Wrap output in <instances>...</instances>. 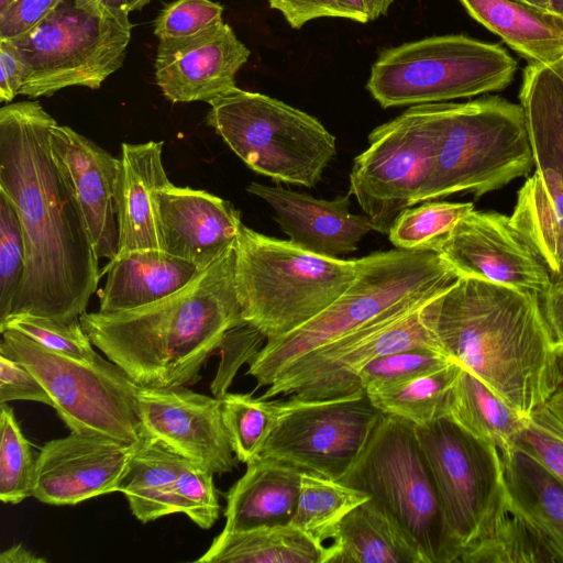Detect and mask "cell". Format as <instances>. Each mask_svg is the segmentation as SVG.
<instances>
[{"mask_svg":"<svg viewBox=\"0 0 563 563\" xmlns=\"http://www.w3.org/2000/svg\"><path fill=\"white\" fill-rule=\"evenodd\" d=\"M55 124L37 101L0 109V190L14 205L25 243L10 316L71 322L86 312L102 273L74 189L52 153Z\"/></svg>","mask_w":563,"mask_h":563,"instance_id":"obj_1","label":"cell"},{"mask_svg":"<svg viewBox=\"0 0 563 563\" xmlns=\"http://www.w3.org/2000/svg\"><path fill=\"white\" fill-rule=\"evenodd\" d=\"M442 351L527 417L556 389L554 340L539 294L459 277L422 308Z\"/></svg>","mask_w":563,"mask_h":563,"instance_id":"obj_2","label":"cell"},{"mask_svg":"<svg viewBox=\"0 0 563 563\" xmlns=\"http://www.w3.org/2000/svg\"><path fill=\"white\" fill-rule=\"evenodd\" d=\"M235 246L178 291L115 313L79 317L91 343L137 385L194 384L224 333L245 322L235 289Z\"/></svg>","mask_w":563,"mask_h":563,"instance_id":"obj_3","label":"cell"},{"mask_svg":"<svg viewBox=\"0 0 563 563\" xmlns=\"http://www.w3.org/2000/svg\"><path fill=\"white\" fill-rule=\"evenodd\" d=\"M457 278L432 251L397 249L362 257L350 287L299 328L267 339L246 374L256 380V388L269 386L307 353L400 307L440 294Z\"/></svg>","mask_w":563,"mask_h":563,"instance_id":"obj_4","label":"cell"},{"mask_svg":"<svg viewBox=\"0 0 563 563\" xmlns=\"http://www.w3.org/2000/svg\"><path fill=\"white\" fill-rule=\"evenodd\" d=\"M358 265L360 258L318 255L242 224L234 279L243 318L267 339L286 334L336 300Z\"/></svg>","mask_w":563,"mask_h":563,"instance_id":"obj_5","label":"cell"},{"mask_svg":"<svg viewBox=\"0 0 563 563\" xmlns=\"http://www.w3.org/2000/svg\"><path fill=\"white\" fill-rule=\"evenodd\" d=\"M533 166L520 104L498 96L443 102L432 170L417 203L457 192L478 198L528 175Z\"/></svg>","mask_w":563,"mask_h":563,"instance_id":"obj_6","label":"cell"},{"mask_svg":"<svg viewBox=\"0 0 563 563\" xmlns=\"http://www.w3.org/2000/svg\"><path fill=\"white\" fill-rule=\"evenodd\" d=\"M383 506L427 563L460 562L416 426L383 415L363 451L339 479Z\"/></svg>","mask_w":563,"mask_h":563,"instance_id":"obj_7","label":"cell"},{"mask_svg":"<svg viewBox=\"0 0 563 563\" xmlns=\"http://www.w3.org/2000/svg\"><path fill=\"white\" fill-rule=\"evenodd\" d=\"M129 14L100 0H62L34 29L12 40L25 74L19 95L49 97L68 87L98 89L123 66Z\"/></svg>","mask_w":563,"mask_h":563,"instance_id":"obj_8","label":"cell"},{"mask_svg":"<svg viewBox=\"0 0 563 563\" xmlns=\"http://www.w3.org/2000/svg\"><path fill=\"white\" fill-rule=\"evenodd\" d=\"M207 123L254 172L308 188L336 154L335 137L314 117L239 87L209 102Z\"/></svg>","mask_w":563,"mask_h":563,"instance_id":"obj_9","label":"cell"},{"mask_svg":"<svg viewBox=\"0 0 563 563\" xmlns=\"http://www.w3.org/2000/svg\"><path fill=\"white\" fill-rule=\"evenodd\" d=\"M516 70L498 44L437 35L383 51L366 88L383 108L444 102L503 90Z\"/></svg>","mask_w":563,"mask_h":563,"instance_id":"obj_10","label":"cell"},{"mask_svg":"<svg viewBox=\"0 0 563 563\" xmlns=\"http://www.w3.org/2000/svg\"><path fill=\"white\" fill-rule=\"evenodd\" d=\"M0 353L23 363L41 382L52 407L74 432L142 441L135 384L101 356L82 362L48 350L14 330L1 332Z\"/></svg>","mask_w":563,"mask_h":563,"instance_id":"obj_11","label":"cell"},{"mask_svg":"<svg viewBox=\"0 0 563 563\" xmlns=\"http://www.w3.org/2000/svg\"><path fill=\"white\" fill-rule=\"evenodd\" d=\"M443 102L411 106L368 135V147L354 158L350 196L375 231L388 234L396 218L417 205L433 166Z\"/></svg>","mask_w":563,"mask_h":563,"instance_id":"obj_12","label":"cell"},{"mask_svg":"<svg viewBox=\"0 0 563 563\" xmlns=\"http://www.w3.org/2000/svg\"><path fill=\"white\" fill-rule=\"evenodd\" d=\"M416 432L462 555L507 507L501 453L448 416Z\"/></svg>","mask_w":563,"mask_h":563,"instance_id":"obj_13","label":"cell"},{"mask_svg":"<svg viewBox=\"0 0 563 563\" xmlns=\"http://www.w3.org/2000/svg\"><path fill=\"white\" fill-rule=\"evenodd\" d=\"M437 295L400 307L307 353L282 372L262 398L285 395L319 400L349 396L363 390L358 373L379 356L410 349L443 352L422 318V308Z\"/></svg>","mask_w":563,"mask_h":563,"instance_id":"obj_14","label":"cell"},{"mask_svg":"<svg viewBox=\"0 0 563 563\" xmlns=\"http://www.w3.org/2000/svg\"><path fill=\"white\" fill-rule=\"evenodd\" d=\"M384 413L365 390L352 395L280 401L261 456L339 481L358 457Z\"/></svg>","mask_w":563,"mask_h":563,"instance_id":"obj_15","label":"cell"},{"mask_svg":"<svg viewBox=\"0 0 563 563\" xmlns=\"http://www.w3.org/2000/svg\"><path fill=\"white\" fill-rule=\"evenodd\" d=\"M135 409L142 439L163 444L213 475L229 473L238 466L220 398L184 386L137 385Z\"/></svg>","mask_w":563,"mask_h":563,"instance_id":"obj_16","label":"cell"},{"mask_svg":"<svg viewBox=\"0 0 563 563\" xmlns=\"http://www.w3.org/2000/svg\"><path fill=\"white\" fill-rule=\"evenodd\" d=\"M437 253L459 277L539 295L552 283L549 269L510 218L496 211L472 210L457 222Z\"/></svg>","mask_w":563,"mask_h":563,"instance_id":"obj_17","label":"cell"},{"mask_svg":"<svg viewBox=\"0 0 563 563\" xmlns=\"http://www.w3.org/2000/svg\"><path fill=\"white\" fill-rule=\"evenodd\" d=\"M141 442L74 431L51 440L36 456L32 496L44 504L65 506L119 492Z\"/></svg>","mask_w":563,"mask_h":563,"instance_id":"obj_18","label":"cell"},{"mask_svg":"<svg viewBox=\"0 0 563 563\" xmlns=\"http://www.w3.org/2000/svg\"><path fill=\"white\" fill-rule=\"evenodd\" d=\"M250 49L223 21L187 37L159 40L155 81L173 102L205 101L236 88L235 76Z\"/></svg>","mask_w":563,"mask_h":563,"instance_id":"obj_19","label":"cell"},{"mask_svg":"<svg viewBox=\"0 0 563 563\" xmlns=\"http://www.w3.org/2000/svg\"><path fill=\"white\" fill-rule=\"evenodd\" d=\"M52 153L64 169L84 213L99 258L118 253L117 179L119 158L67 125L51 130Z\"/></svg>","mask_w":563,"mask_h":563,"instance_id":"obj_20","label":"cell"},{"mask_svg":"<svg viewBox=\"0 0 563 563\" xmlns=\"http://www.w3.org/2000/svg\"><path fill=\"white\" fill-rule=\"evenodd\" d=\"M164 251L207 268L229 249L240 233V211L206 190L168 184L158 192Z\"/></svg>","mask_w":563,"mask_h":563,"instance_id":"obj_21","label":"cell"},{"mask_svg":"<svg viewBox=\"0 0 563 563\" xmlns=\"http://www.w3.org/2000/svg\"><path fill=\"white\" fill-rule=\"evenodd\" d=\"M246 190L272 207L275 221L291 243L318 255L339 257L352 253L374 230L366 214L350 212V195L325 200L258 183H252Z\"/></svg>","mask_w":563,"mask_h":563,"instance_id":"obj_22","label":"cell"},{"mask_svg":"<svg viewBox=\"0 0 563 563\" xmlns=\"http://www.w3.org/2000/svg\"><path fill=\"white\" fill-rule=\"evenodd\" d=\"M164 142L122 143L115 206L118 253L164 251L158 192L170 184L163 166ZM114 256V257H115Z\"/></svg>","mask_w":563,"mask_h":563,"instance_id":"obj_23","label":"cell"},{"mask_svg":"<svg viewBox=\"0 0 563 563\" xmlns=\"http://www.w3.org/2000/svg\"><path fill=\"white\" fill-rule=\"evenodd\" d=\"M200 272L195 264L159 250L115 256L101 271L107 282L98 311L115 313L153 303L185 287Z\"/></svg>","mask_w":563,"mask_h":563,"instance_id":"obj_24","label":"cell"},{"mask_svg":"<svg viewBox=\"0 0 563 563\" xmlns=\"http://www.w3.org/2000/svg\"><path fill=\"white\" fill-rule=\"evenodd\" d=\"M225 494V526L235 531L290 523L297 507L301 470L260 456Z\"/></svg>","mask_w":563,"mask_h":563,"instance_id":"obj_25","label":"cell"},{"mask_svg":"<svg viewBox=\"0 0 563 563\" xmlns=\"http://www.w3.org/2000/svg\"><path fill=\"white\" fill-rule=\"evenodd\" d=\"M328 563H427L391 515L368 498L333 529Z\"/></svg>","mask_w":563,"mask_h":563,"instance_id":"obj_26","label":"cell"},{"mask_svg":"<svg viewBox=\"0 0 563 563\" xmlns=\"http://www.w3.org/2000/svg\"><path fill=\"white\" fill-rule=\"evenodd\" d=\"M468 14L531 63L563 59V18L519 0H460Z\"/></svg>","mask_w":563,"mask_h":563,"instance_id":"obj_27","label":"cell"},{"mask_svg":"<svg viewBox=\"0 0 563 563\" xmlns=\"http://www.w3.org/2000/svg\"><path fill=\"white\" fill-rule=\"evenodd\" d=\"M551 276L563 277V177L536 169L517 192L509 217Z\"/></svg>","mask_w":563,"mask_h":563,"instance_id":"obj_28","label":"cell"},{"mask_svg":"<svg viewBox=\"0 0 563 563\" xmlns=\"http://www.w3.org/2000/svg\"><path fill=\"white\" fill-rule=\"evenodd\" d=\"M520 106L536 169L551 168L563 177V59L523 69Z\"/></svg>","mask_w":563,"mask_h":563,"instance_id":"obj_29","label":"cell"},{"mask_svg":"<svg viewBox=\"0 0 563 563\" xmlns=\"http://www.w3.org/2000/svg\"><path fill=\"white\" fill-rule=\"evenodd\" d=\"M331 549L291 523L218 534L200 563H328Z\"/></svg>","mask_w":563,"mask_h":563,"instance_id":"obj_30","label":"cell"},{"mask_svg":"<svg viewBox=\"0 0 563 563\" xmlns=\"http://www.w3.org/2000/svg\"><path fill=\"white\" fill-rule=\"evenodd\" d=\"M507 501L563 552V483L530 452L501 453Z\"/></svg>","mask_w":563,"mask_h":563,"instance_id":"obj_31","label":"cell"},{"mask_svg":"<svg viewBox=\"0 0 563 563\" xmlns=\"http://www.w3.org/2000/svg\"><path fill=\"white\" fill-rule=\"evenodd\" d=\"M185 460L156 441L142 439L119 486L137 520L146 523L177 512L175 488Z\"/></svg>","mask_w":563,"mask_h":563,"instance_id":"obj_32","label":"cell"},{"mask_svg":"<svg viewBox=\"0 0 563 563\" xmlns=\"http://www.w3.org/2000/svg\"><path fill=\"white\" fill-rule=\"evenodd\" d=\"M446 416L500 453L515 449L526 417L503 400L484 382L462 368L452 389Z\"/></svg>","mask_w":563,"mask_h":563,"instance_id":"obj_33","label":"cell"},{"mask_svg":"<svg viewBox=\"0 0 563 563\" xmlns=\"http://www.w3.org/2000/svg\"><path fill=\"white\" fill-rule=\"evenodd\" d=\"M462 366L448 364L384 387L365 390L372 404L383 413L426 427L446 416L452 389Z\"/></svg>","mask_w":563,"mask_h":563,"instance_id":"obj_34","label":"cell"},{"mask_svg":"<svg viewBox=\"0 0 563 563\" xmlns=\"http://www.w3.org/2000/svg\"><path fill=\"white\" fill-rule=\"evenodd\" d=\"M461 563H563V552L527 517L509 506Z\"/></svg>","mask_w":563,"mask_h":563,"instance_id":"obj_35","label":"cell"},{"mask_svg":"<svg viewBox=\"0 0 563 563\" xmlns=\"http://www.w3.org/2000/svg\"><path fill=\"white\" fill-rule=\"evenodd\" d=\"M369 496L340 481L301 471L291 525L319 542L330 539L335 526Z\"/></svg>","mask_w":563,"mask_h":563,"instance_id":"obj_36","label":"cell"},{"mask_svg":"<svg viewBox=\"0 0 563 563\" xmlns=\"http://www.w3.org/2000/svg\"><path fill=\"white\" fill-rule=\"evenodd\" d=\"M220 399L233 452L239 462L249 464L262 455L277 421L280 401L229 391Z\"/></svg>","mask_w":563,"mask_h":563,"instance_id":"obj_37","label":"cell"},{"mask_svg":"<svg viewBox=\"0 0 563 563\" xmlns=\"http://www.w3.org/2000/svg\"><path fill=\"white\" fill-rule=\"evenodd\" d=\"M474 210L473 202H426L405 209L394 221L388 238L407 251L437 252L457 222Z\"/></svg>","mask_w":563,"mask_h":563,"instance_id":"obj_38","label":"cell"},{"mask_svg":"<svg viewBox=\"0 0 563 563\" xmlns=\"http://www.w3.org/2000/svg\"><path fill=\"white\" fill-rule=\"evenodd\" d=\"M0 499L15 505L32 496L36 457L8 402L0 404Z\"/></svg>","mask_w":563,"mask_h":563,"instance_id":"obj_39","label":"cell"},{"mask_svg":"<svg viewBox=\"0 0 563 563\" xmlns=\"http://www.w3.org/2000/svg\"><path fill=\"white\" fill-rule=\"evenodd\" d=\"M18 331L42 346L82 362H95L100 355L81 327L79 319L60 322L32 314H12L0 323V332Z\"/></svg>","mask_w":563,"mask_h":563,"instance_id":"obj_40","label":"cell"},{"mask_svg":"<svg viewBox=\"0 0 563 563\" xmlns=\"http://www.w3.org/2000/svg\"><path fill=\"white\" fill-rule=\"evenodd\" d=\"M517 446L530 452L563 483V395H553L526 417Z\"/></svg>","mask_w":563,"mask_h":563,"instance_id":"obj_41","label":"cell"},{"mask_svg":"<svg viewBox=\"0 0 563 563\" xmlns=\"http://www.w3.org/2000/svg\"><path fill=\"white\" fill-rule=\"evenodd\" d=\"M25 269V243L14 205L0 190V323L11 313Z\"/></svg>","mask_w":563,"mask_h":563,"instance_id":"obj_42","label":"cell"},{"mask_svg":"<svg viewBox=\"0 0 563 563\" xmlns=\"http://www.w3.org/2000/svg\"><path fill=\"white\" fill-rule=\"evenodd\" d=\"M452 360L441 351L410 349L379 356L358 373L363 390L375 389L439 368Z\"/></svg>","mask_w":563,"mask_h":563,"instance_id":"obj_43","label":"cell"},{"mask_svg":"<svg viewBox=\"0 0 563 563\" xmlns=\"http://www.w3.org/2000/svg\"><path fill=\"white\" fill-rule=\"evenodd\" d=\"M175 499L177 512L186 515L202 529L211 528L219 518L213 474L187 459L176 483Z\"/></svg>","mask_w":563,"mask_h":563,"instance_id":"obj_44","label":"cell"},{"mask_svg":"<svg viewBox=\"0 0 563 563\" xmlns=\"http://www.w3.org/2000/svg\"><path fill=\"white\" fill-rule=\"evenodd\" d=\"M267 336L254 324L245 321L229 329L217 350L220 363L210 388L214 397L222 398L229 390L240 367L250 363L263 349Z\"/></svg>","mask_w":563,"mask_h":563,"instance_id":"obj_45","label":"cell"},{"mask_svg":"<svg viewBox=\"0 0 563 563\" xmlns=\"http://www.w3.org/2000/svg\"><path fill=\"white\" fill-rule=\"evenodd\" d=\"M223 7L211 0H175L167 3L154 22L159 40L187 37L221 21Z\"/></svg>","mask_w":563,"mask_h":563,"instance_id":"obj_46","label":"cell"},{"mask_svg":"<svg viewBox=\"0 0 563 563\" xmlns=\"http://www.w3.org/2000/svg\"><path fill=\"white\" fill-rule=\"evenodd\" d=\"M268 3L294 29L319 18H343L360 23L371 21L364 0H268Z\"/></svg>","mask_w":563,"mask_h":563,"instance_id":"obj_47","label":"cell"},{"mask_svg":"<svg viewBox=\"0 0 563 563\" xmlns=\"http://www.w3.org/2000/svg\"><path fill=\"white\" fill-rule=\"evenodd\" d=\"M13 400L53 405L44 386L23 363L0 353V404Z\"/></svg>","mask_w":563,"mask_h":563,"instance_id":"obj_48","label":"cell"},{"mask_svg":"<svg viewBox=\"0 0 563 563\" xmlns=\"http://www.w3.org/2000/svg\"><path fill=\"white\" fill-rule=\"evenodd\" d=\"M62 0H10L0 10V40L18 38L41 23Z\"/></svg>","mask_w":563,"mask_h":563,"instance_id":"obj_49","label":"cell"},{"mask_svg":"<svg viewBox=\"0 0 563 563\" xmlns=\"http://www.w3.org/2000/svg\"><path fill=\"white\" fill-rule=\"evenodd\" d=\"M25 74L21 53L12 40H0V101L10 103L20 92Z\"/></svg>","mask_w":563,"mask_h":563,"instance_id":"obj_50","label":"cell"},{"mask_svg":"<svg viewBox=\"0 0 563 563\" xmlns=\"http://www.w3.org/2000/svg\"><path fill=\"white\" fill-rule=\"evenodd\" d=\"M539 297L554 344L563 343V277L552 282Z\"/></svg>","mask_w":563,"mask_h":563,"instance_id":"obj_51","label":"cell"},{"mask_svg":"<svg viewBox=\"0 0 563 563\" xmlns=\"http://www.w3.org/2000/svg\"><path fill=\"white\" fill-rule=\"evenodd\" d=\"M0 563H46V559L36 555L22 544H16L0 553Z\"/></svg>","mask_w":563,"mask_h":563,"instance_id":"obj_52","label":"cell"},{"mask_svg":"<svg viewBox=\"0 0 563 563\" xmlns=\"http://www.w3.org/2000/svg\"><path fill=\"white\" fill-rule=\"evenodd\" d=\"M369 20H376L378 16L384 15L389 10L394 0H364Z\"/></svg>","mask_w":563,"mask_h":563,"instance_id":"obj_53","label":"cell"},{"mask_svg":"<svg viewBox=\"0 0 563 563\" xmlns=\"http://www.w3.org/2000/svg\"><path fill=\"white\" fill-rule=\"evenodd\" d=\"M556 389L554 395H563V343L554 344Z\"/></svg>","mask_w":563,"mask_h":563,"instance_id":"obj_54","label":"cell"},{"mask_svg":"<svg viewBox=\"0 0 563 563\" xmlns=\"http://www.w3.org/2000/svg\"><path fill=\"white\" fill-rule=\"evenodd\" d=\"M104 5L114 11L130 14L129 0H100Z\"/></svg>","mask_w":563,"mask_h":563,"instance_id":"obj_55","label":"cell"},{"mask_svg":"<svg viewBox=\"0 0 563 563\" xmlns=\"http://www.w3.org/2000/svg\"><path fill=\"white\" fill-rule=\"evenodd\" d=\"M549 10L563 18V0H549Z\"/></svg>","mask_w":563,"mask_h":563,"instance_id":"obj_56","label":"cell"},{"mask_svg":"<svg viewBox=\"0 0 563 563\" xmlns=\"http://www.w3.org/2000/svg\"><path fill=\"white\" fill-rule=\"evenodd\" d=\"M150 2L151 0H129L130 13L133 11H141Z\"/></svg>","mask_w":563,"mask_h":563,"instance_id":"obj_57","label":"cell"},{"mask_svg":"<svg viewBox=\"0 0 563 563\" xmlns=\"http://www.w3.org/2000/svg\"><path fill=\"white\" fill-rule=\"evenodd\" d=\"M533 7L549 10V0H519Z\"/></svg>","mask_w":563,"mask_h":563,"instance_id":"obj_58","label":"cell"},{"mask_svg":"<svg viewBox=\"0 0 563 563\" xmlns=\"http://www.w3.org/2000/svg\"><path fill=\"white\" fill-rule=\"evenodd\" d=\"M9 2L10 0H0V10H2Z\"/></svg>","mask_w":563,"mask_h":563,"instance_id":"obj_59","label":"cell"}]
</instances>
